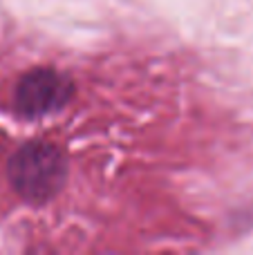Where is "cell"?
I'll return each instance as SVG.
<instances>
[{"mask_svg": "<svg viewBox=\"0 0 253 255\" xmlns=\"http://www.w3.org/2000/svg\"><path fill=\"white\" fill-rule=\"evenodd\" d=\"M97 65L99 56L92 52L79 58L76 52L56 49L54 54H45L43 63L27 67L13 88V112L22 119L40 124L43 130L22 141L20 148L9 157L7 177L18 197L34 211H45V215L52 217V224L54 217H63L65 213L72 215L76 161L85 163L88 179L92 181V197L94 186H101L85 154L94 159L108 152L155 168L175 166L170 161L175 148L159 150L155 141L141 143V139L177 130H161L155 121L132 130L126 126L119 128L117 121L106 130L92 128L101 119L97 112L101 110L108 99V88L112 85V61L108 74H94Z\"/></svg>", "mask_w": 253, "mask_h": 255, "instance_id": "cell-1", "label": "cell"}]
</instances>
